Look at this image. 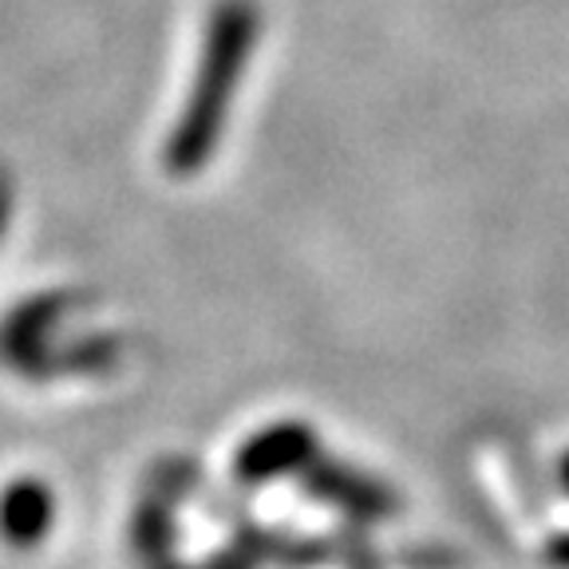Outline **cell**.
I'll return each instance as SVG.
<instances>
[{
    "mask_svg": "<svg viewBox=\"0 0 569 569\" xmlns=\"http://www.w3.org/2000/svg\"><path fill=\"white\" fill-rule=\"evenodd\" d=\"M261 36V9L258 0H213L210 20H206L202 63H198L194 88L182 107V119L170 139V162L190 167L210 151L213 134L222 127L230 96L241 80L249 52L258 48Z\"/></svg>",
    "mask_w": 569,
    "mask_h": 569,
    "instance_id": "cell-1",
    "label": "cell"
},
{
    "mask_svg": "<svg viewBox=\"0 0 569 569\" xmlns=\"http://www.w3.org/2000/svg\"><path fill=\"white\" fill-rule=\"evenodd\" d=\"M48 526H52V495L44 482L20 479L0 490V542L12 550H32L44 542Z\"/></svg>",
    "mask_w": 569,
    "mask_h": 569,
    "instance_id": "cell-2",
    "label": "cell"
},
{
    "mask_svg": "<svg viewBox=\"0 0 569 569\" xmlns=\"http://www.w3.org/2000/svg\"><path fill=\"white\" fill-rule=\"evenodd\" d=\"M9 206H12L9 182H4V174H0V233H4V226H9Z\"/></svg>",
    "mask_w": 569,
    "mask_h": 569,
    "instance_id": "cell-3",
    "label": "cell"
}]
</instances>
